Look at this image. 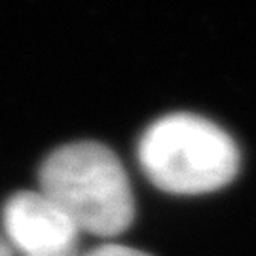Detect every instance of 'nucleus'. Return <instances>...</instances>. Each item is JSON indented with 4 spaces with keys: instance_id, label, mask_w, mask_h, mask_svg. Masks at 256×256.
<instances>
[{
    "instance_id": "f257e3e1",
    "label": "nucleus",
    "mask_w": 256,
    "mask_h": 256,
    "mask_svg": "<svg viewBox=\"0 0 256 256\" xmlns=\"http://www.w3.org/2000/svg\"><path fill=\"white\" fill-rule=\"evenodd\" d=\"M40 192L70 216L82 234L114 238L131 226L135 202L118 156L95 140L54 150L38 173Z\"/></svg>"
},
{
    "instance_id": "f03ea898",
    "label": "nucleus",
    "mask_w": 256,
    "mask_h": 256,
    "mask_svg": "<svg viewBox=\"0 0 256 256\" xmlns=\"http://www.w3.org/2000/svg\"><path fill=\"white\" fill-rule=\"evenodd\" d=\"M138 164L156 188L198 196L224 188L239 171V148L210 120L176 112L156 120L138 140Z\"/></svg>"
},
{
    "instance_id": "7ed1b4c3",
    "label": "nucleus",
    "mask_w": 256,
    "mask_h": 256,
    "mask_svg": "<svg viewBox=\"0 0 256 256\" xmlns=\"http://www.w3.org/2000/svg\"><path fill=\"white\" fill-rule=\"evenodd\" d=\"M2 226L10 248L21 256H80L82 232L40 190L12 196L2 210Z\"/></svg>"
},
{
    "instance_id": "20e7f679",
    "label": "nucleus",
    "mask_w": 256,
    "mask_h": 256,
    "mask_svg": "<svg viewBox=\"0 0 256 256\" xmlns=\"http://www.w3.org/2000/svg\"><path fill=\"white\" fill-rule=\"evenodd\" d=\"M80 256H150L138 248L126 247V245H116V243H104L99 247L92 248L88 252H80Z\"/></svg>"
},
{
    "instance_id": "39448f33",
    "label": "nucleus",
    "mask_w": 256,
    "mask_h": 256,
    "mask_svg": "<svg viewBox=\"0 0 256 256\" xmlns=\"http://www.w3.org/2000/svg\"><path fill=\"white\" fill-rule=\"evenodd\" d=\"M0 256H14V250L10 248L8 241L4 239L2 234H0Z\"/></svg>"
}]
</instances>
